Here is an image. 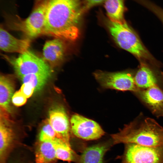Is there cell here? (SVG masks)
Returning a JSON list of instances; mask_svg holds the SVG:
<instances>
[{
    "label": "cell",
    "mask_w": 163,
    "mask_h": 163,
    "mask_svg": "<svg viewBox=\"0 0 163 163\" xmlns=\"http://www.w3.org/2000/svg\"><path fill=\"white\" fill-rule=\"evenodd\" d=\"M109 148L108 144H99L85 148L79 156L78 163H102L103 157Z\"/></svg>",
    "instance_id": "obj_15"
},
{
    "label": "cell",
    "mask_w": 163,
    "mask_h": 163,
    "mask_svg": "<svg viewBox=\"0 0 163 163\" xmlns=\"http://www.w3.org/2000/svg\"><path fill=\"white\" fill-rule=\"evenodd\" d=\"M53 142L57 159L68 162L77 161L79 156L72 149L70 145L57 137Z\"/></svg>",
    "instance_id": "obj_19"
},
{
    "label": "cell",
    "mask_w": 163,
    "mask_h": 163,
    "mask_svg": "<svg viewBox=\"0 0 163 163\" xmlns=\"http://www.w3.org/2000/svg\"><path fill=\"white\" fill-rule=\"evenodd\" d=\"M51 73H35L26 75L20 77L24 83H29L34 88V91L41 90L45 85Z\"/></svg>",
    "instance_id": "obj_20"
},
{
    "label": "cell",
    "mask_w": 163,
    "mask_h": 163,
    "mask_svg": "<svg viewBox=\"0 0 163 163\" xmlns=\"http://www.w3.org/2000/svg\"><path fill=\"white\" fill-rule=\"evenodd\" d=\"M36 5H37L44 0H35Z\"/></svg>",
    "instance_id": "obj_26"
},
{
    "label": "cell",
    "mask_w": 163,
    "mask_h": 163,
    "mask_svg": "<svg viewBox=\"0 0 163 163\" xmlns=\"http://www.w3.org/2000/svg\"><path fill=\"white\" fill-rule=\"evenodd\" d=\"M105 0H83V8L85 12L92 7L99 5Z\"/></svg>",
    "instance_id": "obj_25"
},
{
    "label": "cell",
    "mask_w": 163,
    "mask_h": 163,
    "mask_svg": "<svg viewBox=\"0 0 163 163\" xmlns=\"http://www.w3.org/2000/svg\"><path fill=\"white\" fill-rule=\"evenodd\" d=\"M30 40L17 39L1 26L0 48L2 51L8 53H22L29 50Z\"/></svg>",
    "instance_id": "obj_14"
},
{
    "label": "cell",
    "mask_w": 163,
    "mask_h": 163,
    "mask_svg": "<svg viewBox=\"0 0 163 163\" xmlns=\"http://www.w3.org/2000/svg\"><path fill=\"white\" fill-rule=\"evenodd\" d=\"M56 137V133L47 119L45 122L39 134V141H53Z\"/></svg>",
    "instance_id": "obj_21"
},
{
    "label": "cell",
    "mask_w": 163,
    "mask_h": 163,
    "mask_svg": "<svg viewBox=\"0 0 163 163\" xmlns=\"http://www.w3.org/2000/svg\"><path fill=\"white\" fill-rule=\"evenodd\" d=\"M70 122L71 131L79 138L86 140H96L104 134L97 123L79 114H73Z\"/></svg>",
    "instance_id": "obj_8"
},
{
    "label": "cell",
    "mask_w": 163,
    "mask_h": 163,
    "mask_svg": "<svg viewBox=\"0 0 163 163\" xmlns=\"http://www.w3.org/2000/svg\"><path fill=\"white\" fill-rule=\"evenodd\" d=\"M142 5L154 14L163 24V9L150 0H143Z\"/></svg>",
    "instance_id": "obj_22"
},
{
    "label": "cell",
    "mask_w": 163,
    "mask_h": 163,
    "mask_svg": "<svg viewBox=\"0 0 163 163\" xmlns=\"http://www.w3.org/2000/svg\"><path fill=\"white\" fill-rule=\"evenodd\" d=\"M20 90L27 98H28L30 97L33 93L34 89L30 84L24 83L22 85Z\"/></svg>",
    "instance_id": "obj_24"
},
{
    "label": "cell",
    "mask_w": 163,
    "mask_h": 163,
    "mask_svg": "<svg viewBox=\"0 0 163 163\" xmlns=\"http://www.w3.org/2000/svg\"><path fill=\"white\" fill-rule=\"evenodd\" d=\"M83 0H48L44 34L70 42L80 35Z\"/></svg>",
    "instance_id": "obj_1"
},
{
    "label": "cell",
    "mask_w": 163,
    "mask_h": 163,
    "mask_svg": "<svg viewBox=\"0 0 163 163\" xmlns=\"http://www.w3.org/2000/svg\"><path fill=\"white\" fill-rule=\"evenodd\" d=\"M125 0H105L104 8L108 19L113 21L122 22L124 19V14L126 10Z\"/></svg>",
    "instance_id": "obj_18"
},
{
    "label": "cell",
    "mask_w": 163,
    "mask_h": 163,
    "mask_svg": "<svg viewBox=\"0 0 163 163\" xmlns=\"http://www.w3.org/2000/svg\"><path fill=\"white\" fill-rule=\"evenodd\" d=\"M64 41L55 38L46 41L44 44L43 58L52 69L57 66L63 59L66 50Z\"/></svg>",
    "instance_id": "obj_13"
},
{
    "label": "cell",
    "mask_w": 163,
    "mask_h": 163,
    "mask_svg": "<svg viewBox=\"0 0 163 163\" xmlns=\"http://www.w3.org/2000/svg\"><path fill=\"white\" fill-rule=\"evenodd\" d=\"M4 57L12 65L20 78L30 74L52 73V69L43 59L29 50L17 58L5 55Z\"/></svg>",
    "instance_id": "obj_5"
},
{
    "label": "cell",
    "mask_w": 163,
    "mask_h": 163,
    "mask_svg": "<svg viewBox=\"0 0 163 163\" xmlns=\"http://www.w3.org/2000/svg\"><path fill=\"white\" fill-rule=\"evenodd\" d=\"M48 0L36 5L27 18L23 19L17 15L7 18L8 25L11 29L22 32L30 40L43 34L45 14Z\"/></svg>",
    "instance_id": "obj_4"
},
{
    "label": "cell",
    "mask_w": 163,
    "mask_h": 163,
    "mask_svg": "<svg viewBox=\"0 0 163 163\" xmlns=\"http://www.w3.org/2000/svg\"><path fill=\"white\" fill-rule=\"evenodd\" d=\"M140 115L111 135L113 144L133 143L150 147L163 145V128L155 120Z\"/></svg>",
    "instance_id": "obj_2"
},
{
    "label": "cell",
    "mask_w": 163,
    "mask_h": 163,
    "mask_svg": "<svg viewBox=\"0 0 163 163\" xmlns=\"http://www.w3.org/2000/svg\"><path fill=\"white\" fill-rule=\"evenodd\" d=\"M140 100L157 117H163V89L155 86L139 89L134 93Z\"/></svg>",
    "instance_id": "obj_10"
},
{
    "label": "cell",
    "mask_w": 163,
    "mask_h": 163,
    "mask_svg": "<svg viewBox=\"0 0 163 163\" xmlns=\"http://www.w3.org/2000/svg\"><path fill=\"white\" fill-rule=\"evenodd\" d=\"M14 83L12 78L7 75H1L0 77V109L9 112L10 103L13 95Z\"/></svg>",
    "instance_id": "obj_16"
},
{
    "label": "cell",
    "mask_w": 163,
    "mask_h": 163,
    "mask_svg": "<svg viewBox=\"0 0 163 163\" xmlns=\"http://www.w3.org/2000/svg\"><path fill=\"white\" fill-rule=\"evenodd\" d=\"M94 75L101 85L105 88L129 91L133 93L139 89L135 83L134 76L128 72H109L98 71L94 72Z\"/></svg>",
    "instance_id": "obj_7"
},
{
    "label": "cell",
    "mask_w": 163,
    "mask_h": 163,
    "mask_svg": "<svg viewBox=\"0 0 163 163\" xmlns=\"http://www.w3.org/2000/svg\"><path fill=\"white\" fill-rule=\"evenodd\" d=\"M134 77L138 89H144L157 86L163 89V75L143 62L141 63Z\"/></svg>",
    "instance_id": "obj_12"
},
{
    "label": "cell",
    "mask_w": 163,
    "mask_h": 163,
    "mask_svg": "<svg viewBox=\"0 0 163 163\" xmlns=\"http://www.w3.org/2000/svg\"><path fill=\"white\" fill-rule=\"evenodd\" d=\"M121 163H163V145L150 147L125 144Z\"/></svg>",
    "instance_id": "obj_6"
},
{
    "label": "cell",
    "mask_w": 163,
    "mask_h": 163,
    "mask_svg": "<svg viewBox=\"0 0 163 163\" xmlns=\"http://www.w3.org/2000/svg\"><path fill=\"white\" fill-rule=\"evenodd\" d=\"M7 112L1 110L0 121V161L5 163L14 145V134Z\"/></svg>",
    "instance_id": "obj_11"
},
{
    "label": "cell",
    "mask_w": 163,
    "mask_h": 163,
    "mask_svg": "<svg viewBox=\"0 0 163 163\" xmlns=\"http://www.w3.org/2000/svg\"><path fill=\"white\" fill-rule=\"evenodd\" d=\"M107 24L114 40L119 47L140 59L153 60L137 35L125 21L116 22L108 19Z\"/></svg>",
    "instance_id": "obj_3"
},
{
    "label": "cell",
    "mask_w": 163,
    "mask_h": 163,
    "mask_svg": "<svg viewBox=\"0 0 163 163\" xmlns=\"http://www.w3.org/2000/svg\"><path fill=\"white\" fill-rule=\"evenodd\" d=\"M53 141H39L35 151V163H53L56 161Z\"/></svg>",
    "instance_id": "obj_17"
},
{
    "label": "cell",
    "mask_w": 163,
    "mask_h": 163,
    "mask_svg": "<svg viewBox=\"0 0 163 163\" xmlns=\"http://www.w3.org/2000/svg\"><path fill=\"white\" fill-rule=\"evenodd\" d=\"M27 98L22 94L20 90L16 91L11 98L13 104L16 106H21L26 102Z\"/></svg>",
    "instance_id": "obj_23"
},
{
    "label": "cell",
    "mask_w": 163,
    "mask_h": 163,
    "mask_svg": "<svg viewBox=\"0 0 163 163\" xmlns=\"http://www.w3.org/2000/svg\"><path fill=\"white\" fill-rule=\"evenodd\" d=\"M48 117V119L56 132L57 137L70 145V122L65 108L61 105L55 106L49 110Z\"/></svg>",
    "instance_id": "obj_9"
}]
</instances>
